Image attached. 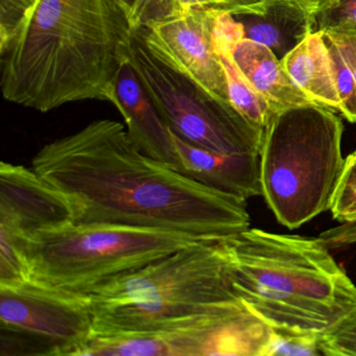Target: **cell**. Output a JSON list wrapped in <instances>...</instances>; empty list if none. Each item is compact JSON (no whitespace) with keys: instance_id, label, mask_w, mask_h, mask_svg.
Listing matches in <instances>:
<instances>
[{"instance_id":"cell-1","label":"cell","mask_w":356,"mask_h":356,"mask_svg":"<svg viewBox=\"0 0 356 356\" xmlns=\"http://www.w3.org/2000/svg\"><path fill=\"white\" fill-rule=\"evenodd\" d=\"M32 168L67 197L74 224L145 227L209 238L250 228L247 201L145 155L115 120H95L47 143Z\"/></svg>"},{"instance_id":"cell-2","label":"cell","mask_w":356,"mask_h":356,"mask_svg":"<svg viewBox=\"0 0 356 356\" xmlns=\"http://www.w3.org/2000/svg\"><path fill=\"white\" fill-rule=\"evenodd\" d=\"M133 38L124 0H37L0 41L3 99L42 113L110 103Z\"/></svg>"},{"instance_id":"cell-3","label":"cell","mask_w":356,"mask_h":356,"mask_svg":"<svg viewBox=\"0 0 356 356\" xmlns=\"http://www.w3.org/2000/svg\"><path fill=\"white\" fill-rule=\"evenodd\" d=\"M235 295L273 328L326 333L356 312V285L322 239L247 229L224 238Z\"/></svg>"},{"instance_id":"cell-4","label":"cell","mask_w":356,"mask_h":356,"mask_svg":"<svg viewBox=\"0 0 356 356\" xmlns=\"http://www.w3.org/2000/svg\"><path fill=\"white\" fill-rule=\"evenodd\" d=\"M224 238L197 241L93 289V335L180 330L237 299Z\"/></svg>"},{"instance_id":"cell-5","label":"cell","mask_w":356,"mask_h":356,"mask_svg":"<svg viewBox=\"0 0 356 356\" xmlns=\"http://www.w3.org/2000/svg\"><path fill=\"white\" fill-rule=\"evenodd\" d=\"M341 120L318 104L284 108L264 127L261 195L283 226L296 229L332 206L345 170Z\"/></svg>"},{"instance_id":"cell-6","label":"cell","mask_w":356,"mask_h":356,"mask_svg":"<svg viewBox=\"0 0 356 356\" xmlns=\"http://www.w3.org/2000/svg\"><path fill=\"white\" fill-rule=\"evenodd\" d=\"M205 239L216 238L145 227L72 222L12 243L30 279L88 295L112 278Z\"/></svg>"},{"instance_id":"cell-7","label":"cell","mask_w":356,"mask_h":356,"mask_svg":"<svg viewBox=\"0 0 356 356\" xmlns=\"http://www.w3.org/2000/svg\"><path fill=\"white\" fill-rule=\"evenodd\" d=\"M129 62L172 134L210 151L260 153L264 128L250 122L230 102L216 97L157 59L136 32Z\"/></svg>"},{"instance_id":"cell-8","label":"cell","mask_w":356,"mask_h":356,"mask_svg":"<svg viewBox=\"0 0 356 356\" xmlns=\"http://www.w3.org/2000/svg\"><path fill=\"white\" fill-rule=\"evenodd\" d=\"M93 327L92 308L86 295L32 279L17 285H0V328L40 339L55 356H80L92 337Z\"/></svg>"},{"instance_id":"cell-9","label":"cell","mask_w":356,"mask_h":356,"mask_svg":"<svg viewBox=\"0 0 356 356\" xmlns=\"http://www.w3.org/2000/svg\"><path fill=\"white\" fill-rule=\"evenodd\" d=\"M220 12L186 9L178 17L135 32L160 61L230 102L226 74L214 49V24Z\"/></svg>"},{"instance_id":"cell-10","label":"cell","mask_w":356,"mask_h":356,"mask_svg":"<svg viewBox=\"0 0 356 356\" xmlns=\"http://www.w3.org/2000/svg\"><path fill=\"white\" fill-rule=\"evenodd\" d=\"M72 222L67 197L34 168L0 163V237L15 241Z\"/></svg>"},{"instance_id":"cell-11","label":"cell","mask_w":356,"mask_h":356,"mask_svg":"<svg viewBox=\"0 0 356 356\" xmlns=\"http://www.w3.org/2000/svg\"><path fill=\"white\" fill-rule=\"evenodd\" d=\"M110 103L122 114L129 137L143 154L182 172L172 131L152 103L130 62L120 70Z\"/></svg>"},{"instance_id":"cell-12","label":"cell","mask_w":356,"mask_h":356,"mask_svg":"<svg viewBox=\"0 0 356 356\" xmlns=\"http://www.w3.org/2000/svg\"><path fill=\"white\" fill-rule=\"evenodd\" d=\"M216 22L228 39L239 70L276 109L316 104L298 88L272 49L243 38L241 24L229 12H220Z\"/></svg>"},{"instance_id":"cell-13","label":"cell","mask_w":356,"mask_h":356,"mask_svg":"<svg viewBox=\"0 0 356 356\" xmlns=\"http://www.w3.org/2000/svg\"><path fill=\"white\" fill-rule=\"evenodd\" d=\"M172 136L182 161L181 174L245 201L261 195L259 154L220 153L193 147Z\"/></svg>"},{"instance_id":"cell-14","label":"cell","mask_w":356,"mask_h":356,"mask_svg":"<svg viewBox=\"0 0 356 356\" xmlns=\"http://www.w3.org/2000/svg\"><path fill=\"white\" fill-rule=\"evenodd\" d=\"M231 15L243 38L266 45L280 61L314 32V13L295 0H264Z\"/></svg>"},{"instance_id":"cell-15","label":"cell","mask_w":356,"mask_h":356,"mask_svg":"<svg viewBox=\"0 0 356 356\" xmlns=\"http://www.w3.org/2000/svg\"><path fill=\"white\" fill-rule=\"evenodd\" d=\"M281 62L298 88L314 103L339 112L332 62L322 33H309Z\"/></svg>"},{"instance_id":"cell-16","label":"cell","mask_w":356,"mask_h":356,"mask_svg":"<svg viewBox=\"0 0 356 356\" xmlns=\"http://www.w3.org/2000/svg\"><path fill=\"white\" fill-rule=\"evenodd\" d=\"M214 49L224 68L231 104L256 126L264 127L278 109L260 95L239 70L231 54L230 45L224 31L216 19L213 31Z\"/></svg>"},{"instance_id":"cell-17","label":"cell","mask_w":356,"mask_h":356,"mask_svg":"<svg viewBox=\"0 0 356 356\" xmlns=\"http://www.w3.org/2000/svg\"><path fill=\"white\" fill-rule=\"evenodd\" d=\"M314 32L356 37V0H332L312 16Z\"/></svg>"},{"instance_id":"cell-18","label":"cell","mask_w":356,"mask_h":356,"mask_svg":"<svg viewBox=\"0 0 356 356\" xmlns=\"http://www.w3.org/2000/svg\"><path fill=\"white\" fill-rule=\"evenodd\" d=\"M324 334L298 329L274 328V337L268 356L325 355L323 348Z\"/></svg>"},{"instance_id":"cell-19","label":"cell","mask_w":356,"mask_h":356,"mask_svg":"<svg viewBox=\"0 0 356 356\" xmlns=\"http://www.w3.org/2000/svg\"><path fill=\"white\" fill-rule=\"evenodd\" d=\"M124 3L134 32L168 22L186 11L180 0H124Z\"/></svg>"},{"instance_id":"cell-20","label":"cell","mask_w":356,"mask_h":356,"mask_svg":"<svg viewBox=\"0 0 356 356\" xmlns=\"http://www.w3.org/2000/svg\"><path fill=\"white\" fill-rule=\"evenodd\" d=\"M323 34V33H322ZM332 62L335 86L339 93L341 112L350 122H356V80L339 47L326 35L323 34Z\"/></svg>"},{"instance_id":"cell-21","label":"cell","mask_w":356,"mask_h":356,"mask_svg":"<svg viewBox=\"0 0 356 356\" xmlns=\"http://www.w3.org/2000/svg\"><path fill=\"white\" fill-rule=\"evenodd\" d=\"M333 218L341 224L356 222V157L346 158L345 170L331 206Z\"/></svg>"},{"instance_id":"cell-22","label":"cell","mask_w":356,"mask_h":356,"mask_svg":"<svg viewBox=\"0 0 356 356\" xmlns=\"http://www.w3.org/2000/svg\"><path fill=\"white\" fill-rule=\"evenodd\" d=\"M323 348L326 356H356V312L325 333Z\"/></svg>"},{"instance_id":"cell-23","label":"cell","mask_w":356,"mask_h":356,"mask_svg":"<svg viewBox=\"0 0 356 356\" xmlns=\"http://www.w3.org/2000/svg\"><path fill=\"white\" fill-rule=\"evenodd\" d=\"M37 0H0V41L5 40Z\"/></svg>"},{"instance_id":"cell-24","label":"cell","mask_w":356,"mask_h":356,"mask_svg":"<svg viewBox=\"0 0 356 356\" xmlns=\"http://www.w3.org/2000/svg\"><path fill=\"white\" fill-rule=\"evenodd\" d=\"M321 239L330 247L348 245L356 243V222L354 224H341L321 234Z\"/></svg>"},{"instance_id":"cell-25","label":"cell","mask_w":356,"mask_h":356,"mask_svg":"<svg viewBox=\"0 0 356 356\" xmlns=\"http://www.w3.org/2000/svg\"><path fill=\"white\" fill-rule=\"evenodd\" d=\"M339 47L346 63L349 66L356 80V37L341 36V35L324 34Z\"/></svg>"},{"instance_id":"cell-26","label":"cell","mask_w":356,"mask_h":356,"mask_svg":"<svg viewBox=\"0 0 356 356\" xmlns=\"http://www.w3.org/2000/svg\"><path fill=\"white\" fill-rule=\"evenodd\" d=\"M186 9L214 10V11H234L231 0H180Z\"/></svg>"},{"instance_id":"cell-27","label":"cell","mask_w":356,"mask_h":356,"mask_svg":"<svg viewBox=\"0 0 356 356\" xmlns=\"http://www.w3.org/2000/svg\"><path fill=\"white\" fill-rule=\"evenodd\" d=\"M264 0H231L234 11L230 14H235L237 12L243 11V10L249 9V8L254 7L258 3H262Z\"/></svg>"},{"instance_id":"cell-28","label":"cell","mask_w":356,"mask_h":356,"mask_svg":"<svg viewBox=\"0 0 356 356\" xmlns=\"http://www.w3.org/2000/svg\"><path fill=\"white\" fill-rule=\"evenodd\" d=\"M332 0H320V3H318V6L325 5V3H330Z\"/></svg>"},{"instance_id":"cell-29","label":"cell","mask_w":356,"mask_h":356,"mask_svg":"<svg viewBox=\"0 0 356 356\" xmlns=\"http://www.w3.org/2000/svg\"><path fill=\"white\" fill-rule=\"evenodd\" d=\"M352 155L355 156V157H356V149H355V152H354V153H352Z\"/></svg>"},{"instance_id":"cell-30","label":"cell","mask_w":356,"mask_h":356,"mask_svg":"<svg viewBox=\"0 0 356 356\" xmlns=\"http://www.w3.org/2000/svg\"><path fill=\"white\" fill-rule=\"evenodd\" d=\"M316 3H318H318H320V0H316Z\"/></svg>"}]
</instances>
